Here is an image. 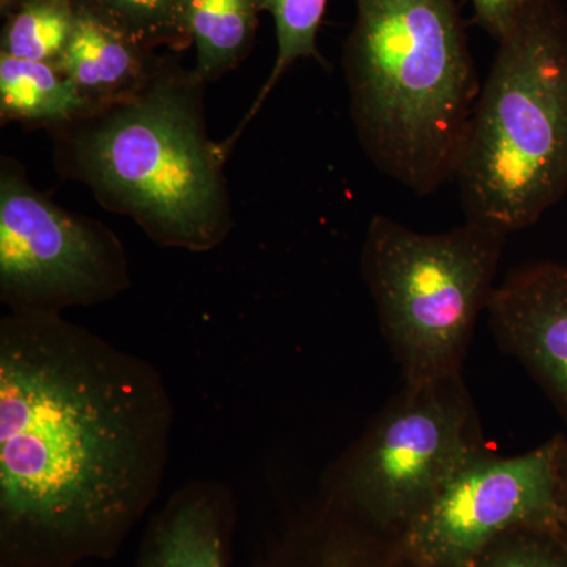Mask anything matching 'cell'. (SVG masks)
Returning <instances> with one entry per match:
<instances>
[{"instance_id": "16", "label": "cell", "mask_w": 567, "mask_h": 567, "mask_svg": "<svg viewBox=\"0 0 567 567\" xmlns=\"http://www.w3.org/2000/svg\"><path fill=\"white\" fill-rule=\"evenodd\" d=\"M0 54L58 63L74 28V0H28L7 14Z\"/></svg>"}, {"instance_id": "5", "label": "cell", "mask_w": 567, "mask_h": 567, "mask_svg": "<svg viewBox=\"0 0 567 567\" xmlns=\"http://www.w3.org/2000/svg\"><path fill=\"white\" fill-rule=\"evenodd\" d=\"M506 238L470 221L443 234L382 215L369 224L361 274L405 385L462 374Z\"/></svg>"}, {"instance_id": "9", "label": "cell", "mask_w": 567, "mask_h": 567, "mask_svg": "<svg viewBox=\"0 0 567 567\" xmlns=\"http://www.w3.org/2000/svg\"><path fill=\"white\" fill-rule=\"evenodd\" d=\"M496 341L516 357L567 421V265L518 268L487 306Z\"/></svg>"}, {"instance_id": "20", "label": "cell", "mask_w": 567, "mask_h": 567, "mask_svg": "<svg viewBox=\"0 0 567 567\" xmlns=\"http://www.w3.org/2000/svg\"><path fill=\"white\" fill-rule=\"evenodd\" d=\"M558 502L559 520L555 536L567 548V435H559L558 450Z\"/></svg>"}, {"instance_id": "11", "label": "cell", "mask_w": 567, "mask_h": 567, "mask_svg": "<svg viewBox=\"0 0 567 567\" xmlns=\"http://www.w3.org/2000/svg\"><path fill=\"white\" fill-rule=\"evenodd\" d=\"M76 18L55 65L95 110L132 99L151 81L159 55L126 35L91 0H74Z\"/></svg>"}, {"instance_id": "6", "label": "cell", "mask_w": 567, "mask_h": 567, "mask_svg": "<svg viewBox=\"0 0 567 567\" xmlns=\"http://www.w3.org/2000/svg\"><path fill=\"white\" fill-rule=\"evenodd\" d=\"M462 374L405 385L328 470L323 499L402 528L473 458L488 453Z\"/></svg>"}, {"instance_id": "18", "label": "cell", "mask_w": 567, "mask_h": 567, "mask_svg": "<svg viewBox=\"0 0 567 567\" xmlns=\"http://www.w3.org/2000/svg\"><path fill=\"white\" fill-rule=\"evenodd\" d=\"M514 543L506 548L492 544L473 566L567 567V548L551 533L536 532L535 537H518Z\"/></svg>"}, {"instance_id": "2", "label": "cell", "mask_w": 567, "mask_h": 567, "mask_svg": "<svg viewBox=\"0 0 567 567\" xmlns=\"http://www.w3.org/2000/svg\"><path fill=\"white\" fill-rule=\"evenodd\" d=\"M205 81L159 55L132 99L52 132L55 166L164 248L208 252L234 227L219 144L204 121Z\"/></svg>"}, {"instance_id": "7", "label": "cell", "mask_w": 567, "mask_h": 567, "mask_svg": "<svg viewBox=\"0 0 567 567\" xmlns=\"http://www.w3.org/2000/svg\"><path fill=\"white\" fill-rule=\"evenodd\" d=\"M132 286L121 238L103 223L65 210L0 164V301L13 315H62L114 300Z\"/></svg>"}, {"instance_id": "12", "label": "cell", "mask_w": 567, "mask_h": 567, "mask_svg": "<svg viewBox=\"0 0 567 567\" xmlns=\"http://www.w3.org/2000/svg\"><path fill=\"white\" fill-rule=\"evenodd\" d=\"M99 111L55 63L0 54V117L58 132Z\"/></svg>"}, {"instance_id": "3", "label": "cell", "mask_w": 567, "mask_h": 567, "mask_svg": "<svg viewBox=\"0 0 567 567\" xmlns=\"http://www.w3.org/2000/svg\"><path fill=\"white\" fill-rule=\"evenodd\" d=\"M350 115L375 167L417 196L456 181L481 85L456 0H354Z\"/></svg>"}, {"instance_id": "15", "label": "cell", "mask_w": 567, "mask_h": 567, "mask_svg": "<svg viewBox=\"0 0 567 567\" xmlns=\"http://www.w3.org/2000/svg\"><path fill=\"white\" fill-rule=\"evenodd\" d=\"M324 7H327V0H260V9L268 11L275 20L278 55H276L270 76L257 95L251 110L246 112L237 132L224 144H219L226 158L233 152L235 142L245 132L248 123L256 117L257 112L262 110L267 96L274 92L276 84L295 62L300 59H315L319 63H324L317 48V33L322 24Z\"/></svg>"}, {"instance_id": "14", "label": "cell", "mask_w": 567, "mask_h": 567, "mask_svg": "<svg viewBox=\"0 0 567 567\" xmlns=\"http://www.w3.org/2000/svg\"><path fill=\"white\" fill-rule=\"evenodd\" d=\"M252 567H377L353 522L334 514L306 518L271 543Z\"/></svg>"}, {"instance_id": "10", "label": "cell", "mask_w": 567, "mask_h": 567, "mask_svg": "<svg viewBox=\"0 0 567 567\" xmlns=\"http://www.w3.org/2000/svg\"><path fill=\"white\" fill-rule=\"evenodd\" d=\"M237 502L226 484L194 480L153 516L137 567H230Z\"/></svg>"}, {"instance_id": "19", "label": "cell", "mask_w": 567, "mask_h": 567, "mask_svg": "<svg viewBox=\"0 0 567 567\" xmlns=\"http://www.w3.org/2000/svg\"><path fill=\"white\" fill-rule=\"evenodd\" d=\"M476 20L496 40L516 25L528 0H472Z\"/></svg>"}, {"instance_id": "17", "label": "cell", "mask_w": 567, "mask_h": 567, "mask_svg": "<svg viewBox=\"0 0 567 567\" xmlns=\"http://www.w3.org/2000/svg\"><path fill=\"white\" fill-rule=\"evenodd\" d=\"M126 35L147 48L182 51L192 44L186 31V0H91Z\"/></svg>"}, {"instance_id": "4", "label": "cell", "mask_w": 567, "mask_h": 567, "mask_svg": "<svg viewBox=\"0 0 567 567\" xmlns=\"http://www.w3.org/2000/svg\"><path fill=\"white\" fill-rule=\"evenodd\" d=\"M456 182L466 221L505 237L565 196L567 22L550 0H528L498 41Z\"/></svg>"}, {"instance_id": "13", "label": "cell", "mask_w": 567, "mask_h": 567, "mask_svg": "<svg viewBox=\"0 0 567 567\" xmlns=\"http://www.w3.org/2000/svg\"><path fill=\"white\" fill-rule=\"evenodd\" d=\"M260 0H186L185 24L196 48V73L218 80L252 48Z\"/></svg>"}, {"instance_id": "8", "label": "cell", "mask_w": 567, "mask_h": 567, "mask_svg": "<svg viewBox=\"0 0 567 567\" xmlns=\"http://www.w3.org/2000/svg\"><path fill=\"white\" fill-rule=\"evenodd\" d=\"M559 435L514 457L473 458L402 528L423 567H472L499 537L558 529Z\"/></svg>"}, {"instance_id": "1", "label": "cell", "mask_w": 567, "mask_h": 567, "mask_svg": "<svg viewBox=\"0 0 567 567\" xmlns=\"http://www.w3.org/2000/svg\"><path fill=\"white\" fill-rule=\"evenodd\" d=\"M175 409L159 369L62 315L0 320V566L121 550L162 492Z\"/></svg>"}, {"instance_id": "21", "label": "cell", "mask_w": 567, "mask_h": 567, "mask_svg": "<svg viewBox=\"0 0 567 567\" xmlns=\"http://www.w3.org/2000/svg\"><path fill=\"white\" fill-rule=\"evenodd\" d=\"M24 2H28V0H0V9H2L3 17H7V14Z\"/></svg>"}]
</instances>
